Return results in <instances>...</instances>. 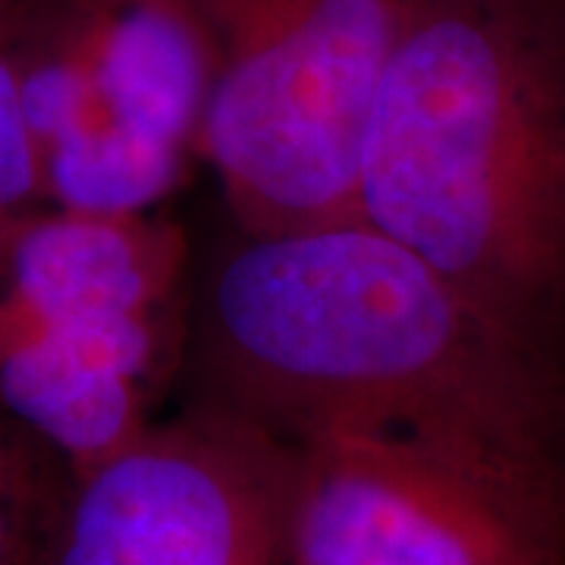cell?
<instances>
[{"instance_id": "cell-4", "label": "cell", "mask_w": 565, "mask_h": 565, "mask_svg": "<svg viewBox=\"0 0 565 565\" xmlns=\"http://www.w3.org/2000/svg\"><path fill=\"white\" fill-rule=\"evenodd\" d=\"M286 446L292 565H565V471L393 430Z\"/></svg>"}, {"instance_id": "cell-7", "label": "cell", "mask_w": 565, "mask_h": 565, "mask_svg": "<svg viewBox=\"0 0 565 565\" xmlns=\"http://www.w3.org/2000/svg\"><path fill=\"white\" fill-rule=\"evenodd\" d=\"M63 484L61 459L0 412V565H35Z\"/></svg>"}, {"instance_id": "cell-6", "label": "cell", "mask_w": 565, "mask_h": 565, "mask_svg": "<svg viewBox=\"0 0 565 565\" xmlns=\"http://www.w3.org/2000/svg\"><path fill=\"white\" fill-rule=\"evenodd\" d=\"M17 61L39 158L88 129L189 151L217 47L202 0H22Z\"/></svg>"}, {"instance_id": "cell-2", "label": "cell", "mask_w": 565, "mask_h": 565, "mask_svg": "<svg viewBox=\"0 0 565 565\" xmlns=\"http://www.w3.org/2000/svg\"><path fill=\"white\" fill-rule=\"evenodd\" d=\"M359 204L565 359V0H405Z\"/></svg>"}, {"instance_id": "cell-3", "label": "cell", "mask_w": 565, "mask_h": 565, "mask_svg": "<svg viewBox=\"0 0 565 565\" xmlns=\"http://www.w3.org/2000/svg\"><path fill=\"white\" fill-rule=\"evenodd\" d=\"M217 70L195 148L243 236L362 221V161L405 0H202Z\"/></svg>"}, {"instance_id": "cell-5", "label": "cell", "mask_w": 565, "mask_h": 565, "mask_svg": "<svg viewBox=\"0 0 565 565\" xmlns=\"http://www.w3.org/2000/svg\"><path fill=\"white\" fill-rule=\"evenodd\" d=\"M289 446L199 405L70 475L35 565H292Z\"/></svg>"}, {"instance_id": "cell-1", "label": "cell", "mask_w": 565, "mask_h": 565, "mask_svg": "<svg viewBox=\"0 0 565 565\" xmlns=\"http://www.w3.org/2000/svg\"><path fill=\"white\" fill-rule=\"evenodd\" d=\"M199 405L277 440L422 434L565 471V359L371 223L243 236L192 327Z\"/></svg>"}, {"instance_id": "cell-8", "label": "cell", "mask_w": 565, "mask_h": 565, "mask_svg": "<svg viewBox=\"0 0 565 565\" xmlns=\"http://www.w3.org/2000/svg\"><path fill=\"white\" fill-rule=\"evenodd\" d=\"M20 13L22 0H0V221L44 207L39 154L22 114Z\"/></svg>"}]
</instances>
